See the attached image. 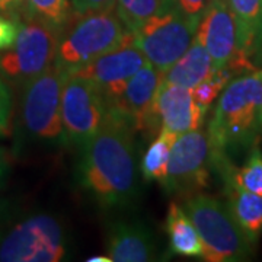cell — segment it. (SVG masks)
Returning <instances> with one entry per match:
<instances>
[{
    "mask_svg": "<svg viewBox=\"0 0 262 262\" xmlns=\"http://www.w3.org/2000/svg\"><path fill=\"white\" fill-rule=\"evenodd\" d=\"M229 210L253 245L262 234V196L246 191L230 179H225Z\"/></svg>",
    "mask_w": 262,
    "mask_h": 262,
    "instance_id": "cell-17",
    "label": "cell"
},
{
    "mask_svg": "<svg viewBox=\"0 0 262 262\" xmlns=\"http://www.w3.org/2000/svg\"><path fill=\"white\" fill-rule=\"evenodd\" d=\"M88 262H113V261H111V258H110L108 255H106V256H98V255H96V256L89 258Z\"/></svg>",
    "mask_w": 262,
    "mask_h": 262,
    "instance_id": "cell-30",
    "label": "cell"
},
{
    "mask_svg": "<svg viewBox=\"0 0 262 262\" xmlns=\"http://www.w3.org/2000/svg\"><path fill=\"white\" fill-rule=\"evenodd\" d=\"M214 72V66L207 50L196 39L191 47L169 67L163 80L192 91L196 84L204 82Z\"/></svg>",
    "mask_w": 262,
    "mask_h": 262,
    "instance_id": "cell-18",
    "label": "cell"
},
{
    "mask_svg": "<svg viewBox=\"0 0 262 262\" xmlns=\"http://www.w3.org/2000/svg\"><path fill=\"white\" fill-rule=\"evenodd\" d=\"M177 137L178 136L173 133L160 130L156 140L147 147L141 160V173L147 181H158L160 184L165 182L168 173L169 155Z\"/></svg>",
    "mask_w": 262,
    "mask_h": 262,
    "instance_id": "cell-21",
    "label": "cell"
},
{
    "mask_svg": "<svg viewBox=\"0 0 262 262\" xmlns=\"http://www.w3.org/2000/svg\"><path fill=\"white\" fill-rule=\"evenodd\" d=\"M163 75L147 63L122 88L120 95L108 103L110 111L120 115L134 131H153L159 125L155 114V99L163 82Z\"/></svg>",
    "mask_w": 262,
    "mask_h": 262,
    "instance_id": "cell-11",
    "label": "cell"
},
{
    "mask_svg": "<svg viewBox=\"0 0 262 262\" xmlns=\"http://www.w3.org/2000/svg\"><path fill=\"white\" fill-rule=\"evenodd\" d=\"M67 73L56 63L24 86L22 124L31 137L42 141L64 140L61 92Z\"/></svg>",
    "mask_w": 262,
    "mask_h": 262,
    "instance_id": "cell-7",
    "label": "cell"
},
{
    "mask_svg": "<svg viewBox=\"0 0 262 262\" xmlns=\"http://www.w3.org/2000/svg\"><path fill=\"white\" fill-rule=\"evenodd\" d=\"M8 173H9V160H8L5 149L0 147V188L5 185Z\"/></svg>",
    "mask_w": 262,
    "mask_h": 262,
    "instance_id": "cell-29",
    "label": "cell"
},
{
    "mask_svg": "<svg viewBox=\"0 0 262 262\" xmlns=\"http://www.w3.org/2000/svg\"><path fill=\"white\" fill-rule=\"evenodd\" d=\"M184 210L200 234L206 261L239 262L252 256L253 244L220 200L196 192L187 196Z\"/></svg>",
    "mask_w": 262,
    "mask_h": 262,
    "instance_id": "cell-4",
    "label": "cell"
},
{
    "mask_svg": "<svg viewBox=\"0 0 262 262\" xmlns=\"http://www.w3.org/2000/svg\"><path fill=\"white\" fill-rule=\"evenodd\" d=\"M147 58L141 50L134 44V34L121 46L98 57L92 63L86 64L76 72L94 82L110 103L115 99L125 83L136 75L141 67L147 64Z\"/></svg>",
    "mask_w": 262,
    "mask_h": 262,
    "instance_id": "cell-12",
    "label": "cell"
},
{
    "mask_svg": "<svg viewBox=\"0 0 262 262\" xmlns=\"http://www.w3.org/2000/svg\"><path fill=\"white\" fill-rule=\"evenodd\" d=\"M262 108V69L232 79L219 96L207 136L211 158H229L258 141Z\"/></svg>",
    "mask_w": 262,
    "mask_h": 262,
    "instance_id": "cell-2",
    "label": "cell"
},
{
    "mask_svg": "<svg viewBox=\"0 0 262 262\" xmlns=\"http://www.w3.org/2000/svg\"><path fill=\"white\" fill-rule=\"evenodd\" d=\"M10 114H12V98L8 86L0 76V137L8 133Z\"/></svg>",
    "mask_w": 262,
    "mask_h": 262,
    "instance_id": "cell-26",
    "label": "cell"
},
{
    "mask_svg": "<svg viewBox=\"0 0 262 262\" xmlns=\"http://www.w3.org/2000/svg\"><path fill=\"white\" fill-rule=\"evenodd\" d=\"M134 130L110 111L102 128L82 146L77 165L80 185L103 207L130 204L137 194Z\"/></svg>",
    "mask_w": 262,
    "mask_h": 262,
    "instance_id": "cell-1",
    "label": "cell"
},
{
    "mask_svg": "<svg viewBox=\"0 0 262 262\" xmlns=\"http://www.w3.org/2000/svg\"><path fill=\"white\" fill-rule=\"evenodd\" d=\"M22 3L24 0H0V12L10 15V18H15L22 8Z\"/></svg>",
    "mask_w": 262,
    "mask_h": 262,
    "instance_id": "cell-28",
    "label": "cell"
},
{
    "mask_svg": "<svg viewBox=\"0 0 262 262\" xmlns=\"http://www.w3.org/2000/svg\"><path fill=\"white\" fill-rule=\"evenodd\" d=\"M213 166L223 179H230L246 191L262 196V150L258 141L249 149V156L242 168L232 165L229 158H217L213 160Z\"/></svg>",
    "mask_w": 262,
    "mask_h": 262,
    "instance_id": "cell-20",
    "label": "cell"
},
{
    "mask_svg": "<svg viewBox=\"0 0 262 262\" xmlns=\"http://www.w3.org/2000/svg\"><path fill=\"white\" fill-rule=\"evenodd\" d=\"M131 37L115 8L73 12L61 29L54 63L72 75Z\"/></svg>",
    "mask_w": 262,
    "mask_h": 262,
    "instance_id": "cell-3",
    "label": "cell"
},
{
    "mask_svg": "<svg viewBox=\"0 0 262 262\" xmlns=\"http://www.w3.org/2000/svg\"><path fill=\"white\" fill-rule=\"evenodd\" d=\"M236 24V54L229 67L236 73L251 72L253 58L262 54V0H229Z\"/></svg>",
    "mask_w": 262,
    "mask_h": 262,
    "instance_id": "cell-15",
    "label": "cell"
},
{
    "mask_svg": "<svg viewBox=\"0 0 262 262\" xmlns=\"http://www.w3.org/2000/svg\"><path fill=\"white\" fill-rule=\"evenodd\" d=\"M198 24L200 20L188 18L175 8H168L133 32L134 44L150 64L165 73L191 47Z\"/></svg>",
    "mask_w": 262,
    "mask_h": 262,
    "instance_id": "cell-8",
    "label": "cell"
},
{
    "mask_svg": "<svg viewBox=\"0 0 262 262\" xmlns=\"http://www.w3.org/2000/svg\"><path fill=\"white\" fill-rule=\"evenodd\" d=\"M66 255L64 229L53 215L24 217L0 236L2 262H57Z\"/></svg>",
    "mask_w": 262,
    "mask_h": 262,
    "instance_id": "cell-6",
    "label": "cell"
},
{
    "mask_svg": "<svg viewBox=\"0 0 262 262\" xmlns=\"http://www.w3.org/2000/svg\"><path fill=\"white\" fill-rule=\"evenodd\" d=\"M110 106L101 89L83 76H67L61 92V121L66 139L84 146L102 128Z\"/></svg>",
    "mask_w": 262,
    "mask_h": 262,
    "instance_id": "cell-9",
    "label": "cell"
},
{
    "mask_svg": "<svg viewBox=\"0 0 262 262\" xmlns=\"http://www.w3.org/2000/svg\"><path fill=\"white\" fill-rule=\"evenodd\" d=\"M15 18L19 24L18 37L0 54V75L25 86L54 64L61 29L25 12Z\"/></svg>",
    "mask_w": 262,
    "mask_h": 262,
    "instance_id": "cell-5",
    "label": "cell"
},
{
    "mask_svg": "<svg viewBox=\"0 0 262 262\" xmlns=\"http://www.w3.org/2000/svg\"><path fill=\"white\" fill-rule=\"evenodd\" d=\"M195 39L206 48L214 70L230 63L236 54V24L229 0H214L196 27Z\"/></svg>",
    "mask_w": 262,
    "mask_h": 262,
    "instance_id": "cell-13",
    "label": "cell"
},
{
    "mask_svg": "<svg viewBox=\"0 0 262 262\" xmlns=\"http://www.w3.org/2000/svg\"><path fill=\"white\" fill-rule=\"evenodd\" d=\"M106 255L113 262H147L156 259V244L149 229L137 222H117L111 226Z\"/></svg>",
    "mask_w": 262,
    "mask_h": 262,
    "instance_id": "cell-16",
    "label": "cell"
},
{
    "mask_svg": "<svg viewBox=\"0 0 262 262\" xmlns=\"http://www.w3.org/2000/svg\"><path fill=\"white\" fill-rule=\"evenodd\" d=\"M117 0H70L73 12H88V10H101L115 8Z\"/></svg>",
    "mask_w": 262,
    "mask_h": 262,
    "instance_id": "cell-27",
    "label": "cell"
},
{
    "mask_svg": "<svg viewBox=\"0 0 262 262\" xmlns=\"http://www.w3.org/2000/svg\"><path fill=\"white\" fill-rule=\"evenodd\" d=\"M19 24L16 18H6L0 15V51L9 50L18 37Z\"/></svg>",
    "mask_w": 262,
    "mask_h": 262,
    "instance_id": "cell-25",
    "label": "cell"
},
{
    "mask_svg": "<svg viewBox=\"0 0 262 262\" xmlns=\"http://www.w3.org/2000/svg\"><path fill=\"white\" fill-rule=\"evenodd\" d=\"M213 166L207 131H188L177 137L169 155L168 173L162 184L172 194L189 196L208 185Z\"/></svg>",
    "mask_w": 262,
    "mask_h": 262,
    "instance_id": "cell-10",
    "label": "cell"
},
{
    "mask_svg": "<svg viewBox=\"0 0 262 262\" xmlns=\"http://www.w3.org/2000/svg\"><path fill=\"white\" fill-rule=\"evenodd\" d=\"M259 130H262V108L261 113H259Z\"/></svg>",
    "mask_w": 262,
    "mask_h": 262,
    "instance_id": "cell-31",
    "label": "cell"
},
{
    "mask_svg": "<svg viewBox=\"0 0 262 262\" xmlns=\"http://www.w3.org/2000/svg\"><path fill=\"white\" fill-rule=\"evenodd\" d=\"M213 2L214 0H170V6L188 18L200 20Z\"/></svg>",
    "mask_w": 262,
    "mask_h": 262,
    "instance_id": "cell-24",
    "label": "cell"
},
{
    "mask_svg": "<svg viewBox=\"0 0 262 262\" xmlns=\"http://www.w3.org/2000/svg\"><path fill=\"white\" fill-rule=\"evenodd\" d=\"M155 114L160 130L181 136L188 131L201 128L206 111L196 103L189 89L162 82L156 99Z\"/></svg>",
    "mask_w": 262,
    "mask_h": 262,
    "instance_id": "cell-14",
    "label": "cell"
},
{
    "mask_svg": "<svg viewBox=\"0 0 262 262\" xmlns=\"http://www.w3.org/2000/svg\"><path fill=\"white\" fill-rule=\"evenodd\" d=\"M25 13L63 29L73 13L70 0H24Z\"/></svg>",
    "mask_w": 262,
    "mask_h": 262,
    "instance_id": "cell-23",
    "label": "cell"
},
{
    "mask_svg": "<svg viewBox=\"0 0 262 262\" xmlns=\"http://www.w3.org/2000/svg\"><path fill=\"white\" fill-rule=\"evenodd\" d=\"M168 8H172L170 0H117L115 2L117 15L131 32L140 28L153 15Z\"/></svg>",
    "mask_w": 262,
    "mask_h": 262,
    "instance_id": "cell-22",
    "label": "cell"
},
{
    "mask_svg": "<svg viewBox=\"0 0 262 262\" xmlns=\"http://www.w3.org/2000/svg\"><path fill=\"white\" fill-rule=\"evenodd\" d=\"M166 232L172 252L181 256L203 258V244L195 226L184 207L170 203L166 219Z\"/></svg>",
    "mask_w": 262,
    "mask_h": 262,
    "instance_id": "cell-19",
    "label": "cell"
}]
</instances>
